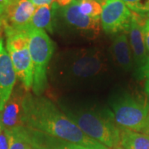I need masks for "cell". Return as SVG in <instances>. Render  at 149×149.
Instances as JSON below:
<instances>
[{
  "label": "cell",
  "instance_id": "cell-1",
  "mask_svg": "<svg viewBox=\"0 0 149 149\" xmlns=\"http://www.w3.org/2000/svg\"><path fill=\"white\" fill-rule=\"evenodd\" d=\"M24 126L56 139L91 148L100 143L89 138L51 100L27 93L24 99Z\"/></svg>",
  "mask_w": 149,
  "mask_h": 149
},
{
  "label": "cell",
  "instance_id": "cell-2",
  "mask_svg": "<svg viewBox=\"0 0 149 149\" xmlns=\"http://www.w3.org/2000/svg\"><path fill=\"white\" fill-rule=\"evenodd\" d=\"M55 73L70 83L91 80L105 71V59L97 49H79L65 52L56 60Z\"/></svg>",
  "mask_w": 149,
  "mask_h": 149
},
{
  "label": "cell",
  "instance_id": "cell-3",
  "mask_svg": "<svg viewBox=\"0 0 149 149\" xmlns=\"http://www.w3.org/2000/svg\"><path fill=\"white\" fill-rule=\"evenodd\" d=\"M29 52L33 70L32 91L36 96L42 94L47 85V69L54 51L53 42L42 29H28Z\"/></svg>",
  "mask_w": 149,
  "mask_h": 149
},
{
  "label": "cell",
  "instance_id": "cell-4",
  "mask_svg": "<svg viewBox=\"0 0 149 149\" xmlns=\"http://www.w3.org/2000/svg\"><path fill=\"white\" fill-rule=\"evenodd\" d=\"M68 117L85 135L108 148H114L120 145L121 129L101 113L91 110H79L70 113Z\"/></svg>",
  "mask_w": 149,
  "mask_h": 149
},
{
  "label": "cell",
  "instance_id": "cell-5",
  "mask_svg": "<svg viewBox=\"0 0 149 149\" xmlns=\"http://www.w3.org/2000/svg\"><path fill=\"white\" fill-rule=\"evenodd\" d=\"M112 117L120 128L143 133L149 114L147 98L124 95L112 104Z\"/></svg>",
  "mask_w": 149,
  "mask_h": 149
},
{
  "label": "cell",
  "instance_id": "cell-6",
  "mask_svg": "<svg viewBox=\"0 0 149 149\" xmlns=\"http://www.w3.org/2000/svg\"><path fill=\"white\" fill-rule=\"evenodd\" d=\"M28 30L6 31V50L9 55L17 77L27 91L32 89L33 70L30 52Z\"/></svg>",
  "mask_w": 149,
  "mask_h": 149
},
{
  "label": "cell",
  "instance_id": "cell-7",
  "mask_svg": "<svg viewBox=\"0 0 149 149\" xmlns=\"http://www.w3.org/2000/svg\"><path fill=\"white\" fill-rule=\"evenodd\" d=\"M101 4L100 22L103 30L107 34L128 32L133 12L122 0H104Z\"/></svg>",
  "mask_w": 149,
  "mask_h": 149
},
{
  "label": "cell",
  "instance_id": "cell-8",
  "mask_svg": "<svg viewBox=\"0 0 149 149\" xmlns=\"http://www.w3.org/2000/svg\"><path fill=\"white\" fill-rule=\"evenodd\" d=\"M35 6L29 0H15L5 7L1 16L3 27L6 31H27L31 27Z\"/></svg>",
  "mask_w": 149,
  "mask_h": 149
},
{
  "label": "cell",
  "instance_id": "cell-9",
  "mask_svg": "<svg viewBox=\"0 0 149 149\" xmlns=\"http://www.w3.org/2000/svg\"><path fill=\"white\" fill-rule=\"evenodd\" d=\"M24 87L13 89L10 98L4 105L1 113L3 128L13 130L19 127H25L24 117V99L27 95Z\"/></svg>",
  "mask_w": 149,
  "mask_h": 149
},
{
  "label": "cell",
  "instance_id": "cell-10",
  "mask_svg": "<svg viewBox=\"0 0 149 149\" xmlns=\"http://www.w3.org/2000/svg\"><path fill=\"white\" fill-rule=\"evenodd\" d=\"M60 13L65 23L91 37H97L100 32V18H93L81 14L78 9V0H74L70 5L61 8Z\"/></svg>",
  "mask_w": 149,
  "mask_h": 149
},
{
  "label": "cell",
  "instance_id": "cell-11",
  "mask_svg": "<svg viewBox=\"0 0 149 149\" xmlns=\"http://www.w3.org/2000/svg\"><path fill=\"white\" fill-rule=\"evenodd\" d=\"M148 17V16L141 15L133 12L132 22L128 31L133 57L139 70L143 66L149 57L147 55L143 33V27Z\"/></svg>",
  "mask_w": 149,
  "mask_h": 149
},
{
  "label": "cell",
  "instance_id": "cell-12",
  "mask_svg": "<svg viewBox=\"0 0 149 149\" xmlns=\"http://www.w3.org/2000/svg\"><path fill=\"white\" fill-rule=\"evenodd\" d=\"M17 75L3 39L0 38V112L10 98L16 84Z\"/></svg>",
  "mask_w": 149,
  "mask_h": 149
},
{
  "label": "cell",
  "instance_id": "cell-13",
  "mask_svg": "<svg viewBox=\"0 0 149 149\" xmlns=\"http://www.w3.org/2000/svg\"><path fill=\"white\" fill-rule=\"evenodd\" d=\"M114 61L123 70L128 71L133 68V53L127 32L118 34L111 46Z\"/></svg>",
  "mask_w": 149,
  "mask_h": 149
},
{
  "label": "cell",
  "instance_id": "cell-14",
  "mask_svg": "<svg viewBox=\"0 0 149 149\" xmlns=\"http://www.w3.org/2000/svg\"><path fill=\"white\" fill-rule=\"evenodd\" d=\"M56 2L49 5L37 7L32 17L31 27L37 29H42L47 32H53L54 17L58 9Z\"/></svg>",
  "mask_w": 149,
  "mask_h": 149
},
{
  "label": "cell",
  "instance_id": "cell-15",
  "mask_svg": "<svg viewBox=\"0 0 149 149\" xmlns=\"http://www.w3.org/2000/svg\"><path fill=\"white\" fill-rule=\"evenodd\" d=\"M29 131L31 133L32 143L40 149H89L79 144L56 139L32 129H29Z\"/></svg>",
  "mask_w": 149,
  "mask_h": 149
},
{
  "label": "cell",
  "instance_id": "cell-16",
  "mask_svg": "<svg viewBox=\"0 0 149 149\" xmlns=\"http://www.w3.org/2000/svg\"><path fill=\"white\" fill-rule=\"evenodd\" d=\"M120 146L124 149H149V135L120 128Z\"/></svg>",
  "mask_w": 149,
  "mask_h": 149
},
{
  "label": "cell",
  "instance_id": "cell-17",
  "mask_svg": "<svg viewBox=\"0 0 149 149\" xmlns=\"http://www.w3.org/2000/svg\"><path fill=\"white\" fill-rule=\"evenodd\" d=\"M12 139L9 149H29L32 145L31 133L26 127H19L10 130Z\"/></svg>",
  "mask_w": 149,
  "mask_h": 149
},
{
  "label": "cell",
  "instance_id": "cell-18",
  "mask_svg": "<svg viewBox=\"0 0 149 149\" xmlns=\"http://www.w3.org/2000/svg\"><path fill=\"white\" fill-rule=\"evenodd\" d=\"M78 9L81 14L93 18H100L102 4L97 0L78 1Z\"/></svg>",
  "mask_w": 149,
  "mask_h": 149
},
{
  "label": "cell",
  "instance_id": "cell-19",
  "mask_svg": "<svg viewBox=\"0 0 149 149\" xmlns=\"http://www.w3.org/2000/svg\"><path fill=\"white\" fill-rule=\"evenodd\" d=\"M130 10L141 15L149 16V0H122Z\"/></svg>",
  "mask_w": 149,
  "mask_h": 149
},
{
  "label": "cell",
  "instance_id": "cell-20",
  "mask_svg": "<svg viewBox=\"0 0 149 149\" xmlns=\"http://www.w3.org/2000/svg\"><path fill=\"white\" fill-rule=\"evenodd\" d=\"M12 139L10 130L3 128L0 133V149H9Z\"/></svg>",
  "mask_w": 149,
  "mask_h": 149
},
{
  "label": "cell",
  "instance_id": "cell-21",
  "mask_svg": "<svg viewBox=\"0 0 149 149\" xmlns=\"http://www.w3.org/2000/svg\"><path fill=\"white\" fill-rule=\"evenodd\" d=\"M139 73L145 79V91L149 98V57L143 66L139 70Z\"/></svg>",
  "mask_w": 149,
  "mask_h": 149
},
{
  "label": "cell",
  "instance_id": "cell-22",
  "mask_svg": "<svg viewBox=\"0 0 149 149\" xmlns=\"http://www.w3.org/2000/svg\"><path fill=\"white\" fill-rule=\"evenodd\" d=\"M143 33H144V40H145V44L147 50L149 52V17L147 19L146 23L143 27Z\"/></svg>",
  "mask_w": 149,
  "mask_h": 149
},
{
  "label": "cell",
  "instance_id": "cell-23",
  "mask_svg": "<svg viewBox=\"0 0 149 149\" xmlns=\"http://www.w3.org/2000/svg\"><path fill=\"white\" fill-rule=\"evenodd\" d=\"M35 7L49 5L55 2V0H29Z\"/></svg>",
  "mask_w": 149,
  "mask_h": 149
},
{
  "label": "cell",
  "instance_id": "cell-24",
  "mask_svg": "<svg viewBox=\"0 0 149 149\" xmlns=\"http://www.w3.org/2000/svg\"><path fill=\"white\" fill-rule=\"evenodd\" d=\"M73 1L74 0H55V2L60 8H64V7L70 5V3H72Z\"/></svg>",
  "mask_w": 149,
  "mask_h": 149
},
{
  "label": "cell",
  "instance_id": "cell-25",
  "mask_svg": "<svg viewBox=\"0 0 149 149\" xmlns=\"http://www.w3.org/2000/svg\"><path fill=\"white\" fill-rule=\"evenodd\" d=\"M143 133H146V134L149 135V114H148V119H147V123H146L145 128H144L143 131Z\"/></svg>",
  "mask_w": 149,
  "mask_h": 149
},
{
  "label": "cell",
  "instance_id": "cell-26",
  "mask_svg": "<svg viewBox=\"0 0 149 149\" xmlns=\"http://www.w3.org/2000/svg\"><path fill=\"white\" fill-rule=\"evenodd\" d=\"M89 149H109V148H107V147H105L104 145L100 143V144H98L97 146H95V147H94V148H89Z\"/></svg>",
  "mask_w": 149,
  "mask_h": 149
},
{
  "label": "cell",
  "instance_id": "cell-27",
  "mask_svg": "<svg viewBox=\"0 0 149 149\" xmlns=\"http://www.w3.org/2000/svg\"><path fill=\"white\" fill-rule=\"evenodd\" d=\"M4 10H5V8L2 4H0V17L3 16V14L4 13Z\"/></svg>",
  "mask_w": 149,
  "mask_h": 149
},
{
  "label": "cell",
  "instance_id": "cell-28",
  "mask_svg": "<svg viewBox=\"0 0 149 149\" xmlns=\"http://www.w3.org/2000/svg\"><path fill=\"white\" fill-rule=\"evenodd\" d=\"M2 28H3V21H2V18L0 17V38H1V31H2Z\"/></svg>",
  "mask_w": 149,
  "mask_h": 149
},
{
  "label": "cell",
  "instance_id": "cell-29",
  "mask_svg": "<svg viewBox=\"0 0 149 149\" xmlns=\"http://www.w3.org/2000/svg\"><path fill=\"white\" fill-rule=\"evenodd\" d=\"M3 129V124H2V119H1V113H0V133Z\"/></svg>",
  "mask_w": 149,
  "mask_h": 149
},
{
  "label": "cell",
  "instance_id": "cell-30",
  "mask_svg": "<svg viewBox=\"0 0 149 149\" xmlns=\"http://www.w3.org/2000/svg\"><path fill=\"white\" fill-rule=\"evenodd\" d=\"M29 149H40V148H38L37 147H36L35 145H33V144L32 143V145H31V147H30V148Z\"/></svg>",
  "mask_w": 149,
  "mask_h": 149
},
{
  "label": "cell",
  "instance_id": "cell-31",
  "mask_svg": "<svg viewBox=\"0 0 149 149\" xmlns=\"http://www.w3.org/2000/svg\"><path fill=\"white\" fill-rule=\"evenodd\" d=\"M112 149H124V148H123L121 146H118V147H116V148H112Z\"/></svg>",
  "mask_w": 149,
  "mask_h": 149
},
{
  "label": "cell",
  "instance_id": "cell-32",
  "mask_svg": "<svg viewBox=\"0 0 149 149\" xmlns=\"http://www.w3.org/2000/svg\"><path fill=\"white\" fill-rule=\"evenodd\" d=\"M8 3H10L11 2H13V1H15V0H8Z\"/></svg>",
  "mask_w": 149,
  "mask_h": 149
},
{
  "label": "cell",
  "instance_id": "cell-33",
  "mask_svg": "<svg viewBox=\"0 0 149 149\" xmlns=\"http://www.w3.org/2000/svg\"><path fill=\"white\" fill-rule=\"evenodd\" d=\"M78 1H84V0H78ZM97 1H100V0H97Z\"/></svg>",
  "mask_w": 149,
  "mask_h": 149
},
{
  "label": "cell",
  "instance_id": "cell-34",
  "mask_svg": "<svg viewBox=\"0 0 149 149\" xmlns=\"http://www.w3.org/2000/svg\"><path fill=\"white\" fill-rule=\"evenodd\" d=\"M104 0H100V2H101V3L102 2H104Z\"/></svg>",
  "mask_w": 149,
  "mask_h": 149
}]
</instances>
